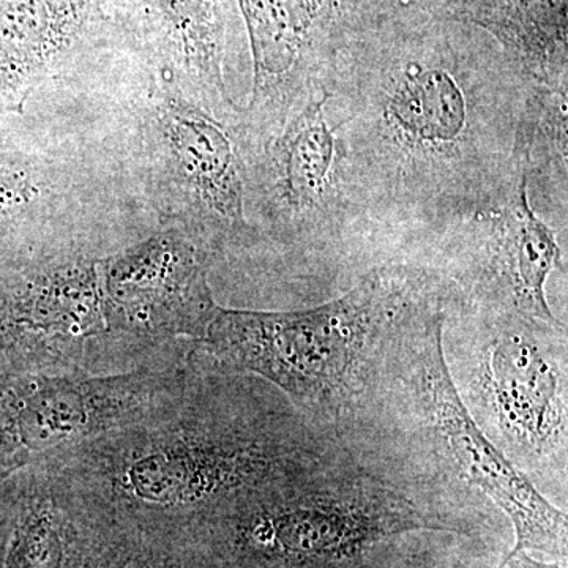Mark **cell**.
I'll use <instances>...</instances> for the list:
<instances>
[{"instance_id": "9c48e42d", "label": "cell", "mask_w": 568, "mask_h": 568, "mask_svg": "<svg viewBox=\"0 0 568 568\" xmlns=\"http://www.w3.org/2000/svg\"><path fill=\"white\" fill-rule=\"evenodd\" d=\"M197 347L119 375L0 373V474L13 476L159 416L181 398Z\"/></svg>"}, {"instance_id": "9a60e30c", "label": "cell", "mask_w": 568, "mask_h": 568, "mask_svg": "<svg viewBox=\"0 0 568 568\" xmlns=\"http://www.w3.org/2000/svg\"><path fill=\"white\" fill-rule=\"evenodd\" d=\"M122 48L111 0H0V114L44 82Z\"/></svg>"}, {"instance_id": "44dd1931", "label": "cell", "mask_w": 568, "mask_h": 568, "mask_svg": "<svg viewBox=\"0 0 568 568\" xmlns=\"http://www.w3.org/2000/svg\"><path fill=\"white\" fill-rule=\"evenodd\" d=\"M491 568H568V560L534 558L526 551H508Z\"/></svg>"}, {"instance_id": "7c38bea8", "label": "cell", "mask_w": 568, "mask_h": 568, "mask_svg": "<svg viewBox=\"0 0 568 568\" xmlns=\"http://www.w3.org/2000/svg\"><path fill=\"white\" fill-rule=\"evenodd\" d=\"M375 0H237L253 59L252 103L242 126L261 138L323 84Z\"/></svg>"}, {"instance_id": "e0dca14e", "label": "cell", "mask_w": 568, "mask_h": 568, "mask_svg": "<svg viewBox=\"0 0 568 568\" xmlns=\"http://www.w3.org/2000/svg\"><path fill=\"white\" fill-rule=\"evenodd\" d=\"M11 478V519L0 568H81L93 515L47 467Z\"/></svg>"}, {"instance_id": "6da1fadb", "label": "cell", "mask_w": 568, "mask_h": 568, "mask_svg": "<svg viewBox=\"0 0 568 568\" xmlns=\"http://www.w3.org/2000/svg\"><path fill=\"white\" fill-rule=\"evenodd\" d=\"M510 74L476 26L410 0H376L323 81L347 102L334 126L343 166L364 163L362 181L407 201L488 209V194L510 189L489 170L506 181L525 171L489 133L499 125L487 115V84Z\"/></svg>"}, {"instance_id": "7402d4cb", "label": "cell", "mask_w": 568, "mask_h": 568, "mask_svg": "<svg viewBox=\"0 0 568 568\" xmlns=\"http://www.w3.org/2000/svg\"><path fill=\"white\" fill-rule=\"evenodd\" d=\"M11 478L0 474V567H2L3 549L9 536L11 519Z\"/></svg>"}, {"instance_id": "5bb4252c", "label": "cell", "mask_w": 568, "mask_h": 568, "mask_svg": "<svg viewBox=\"0 0 568 568\" xmlns=\"http://www.w3.org/2000/svg\"><path fill=\"white\" fill-rule=\"evenodd\" d=\"M328 92L317 84L295 104L282 125L263 138H246V201L280 230H297L320 219L335 201L343 151L325 118Z\"/></svg>"}, {"instance_id": "2e32d148", "label": "cell", "mask_w": 568, "mask_h": 568, "mask_svg": "<svg viewBox=\"0 0 568 568\" xmlns=\"http://www.w3.org/2000/svg\"><path fill=\"white\" fill-rule=\"evenodd\" d=\"M440 17L476 26L496 41L519 80L567 93L568 0H413ZM534 89V91H536Z\"/></svg>"}, {"instance_id": "7a4b0ae2", "label": "cell", "mask_w": 568, "mask_h": 568, "mask_svg": "<svg viewBox=\"0 0 568 568\" xmlns=\"http://www.w3.org/2000/svg\"><path fill=\"white\" fill-rule=\"evenodd\" d=\"M336 446L271 384L197 349L189 386L173 406L40 467L97 517L174 541Z\"/></svg>"}, {"instance_id": "ac0fdd59", "label": "cell", "mask_w": 568, "mask_h": 568, "mask_svg": "<svg viewBox=\"0 0 568 568\" xmlns=\"http://www.w3.org/2000/svg\"><path fill=\"white\" fill-rule=\"evenodd\" d=\"M47 178L41 163L20 152H0V263L29 254L18 239L29 213H37L47 200Z\"/></svg>"}, {"instance_id": "8fae6325", "label": "cell", "mask_w": 568, "mask_h": 568, "mask_svg": "<svg viewBox=\"0 0 568 568\" xmlns=\"http://www.w3.org/2000/svg\"><path fill=\"white\" fill-rule=\"evenodd\" d=\"M123 50L170 89L220 121L239 123L226 65L242 48L237 0H111Z\"/></svg>"}, {"instance_id": "4fadbf2b", "label": "cell", "mask_w": 568, "mask_h": 568, "mask_svg": "<svg viewBox=\"0 0 568 568\" xmlns=\"http://www.w3.org/2000/svg\"><path fill=\"white\" fill-rule=\"evenodd\" d=\"M213 256L181 231L163 227L102 260V282L112 328L160 354L200 342L213 310L209 274Z\"/></svg>"}, {"instance_id": "603a6c76", "label": "cell", "mask_w": 568, "mask_h": 568, "mask_svg": "<svg viewBox=\"0 0 568 568\" xmlns=\"http://www.w3.org/2000/svg\"><path fill=\"white\" fill-rule=\"evenodd\" d=\"M183 562H185V560H183ZM183 568H190L189 564L185 562V566H183Z\"/></svg>"}, {"instance_id": "30bf717a", "label": "cell", "mask_w": 568, "mask_h": 568, "mask_svg": "<svg viewBox=\"0 0 568 568\" xmlns=\"http://www.w3.org/2000/svg\"><path fill=\"white\" fill-rule=\"evenodd\" d=\"M529 173L511 203L478 211L444 244L439 264L425 268L446 305L487 315L558 321L547 301V282L562 265L555 233L529 204Z\"/></svg>"}, {"instance_id": "ba28073f", "label": "cell", "mask_w": 568, "mask_h": 568, "mask_svg": "<svg viewBox=\"0 0 568 568\" xmlns=\"http://www.w3.org/2000/svg\"><path fill=\"white\" fill-rule=\"evenodd\" d=\"M239 123L220 121L153 82L138 111V156L153 209L164 227L215 257L254 231Z\"/></svg>"}, {"instance_id": "ffe728a7", "label": "cell", "mask_w": 568, "mask_h": 568, "mask_svg": "<svg viewBox=\"0 0 568 568\" xmlns=\"http://www.w3.org/2000/svg\"><path fill=\"white\" fill-rule=\"evenodd\" d=\"M491 551L497 549L452 534H413L384 548L369 568H474Z\"/></svg>"}, {"instance_id": "52a82bcc", "label": "cell", "mask_w": 568, "mask_h": 568, "mask_svg": "<svg viewBox=\"0 0 568 568\" xmlns=\"http://www.w3.org/2000/svg\"><path fill=\"white\" fill-rule=\"evenodd\" d=\"M102 260L88 246L0 263V373L119 375L162 362L112 328Z\"/></svg>"}, {"instance_id": "d6986e66", "label": "cell", "mask_w": 568, "mask_h": 568, "mask_svg": "<svg viewBox=\"0 0 568 568\" xmlns=\"http://www.w3.org/2000/svg\"><path fill=\"white\" fill-rule=\"evenodd\" d=\"M81 568H183L181 551L171 541L122 528L97 517Z\"/></svg>"}, {"instance_id": "3957f363", "label": "cell", "mask_w": 568, "mask_h": 568, "mask_svg": "<svg viewBox=\"0 0 568 568\" xmlns=\"http://www.w3.org/2000/svg\"><path fill=\"white\" fill-rule=\"evenodd\" d=\"M446 302L418 306L396 335L364 417L343 440L362 465L457 528L503 551L568 560V517L481 432L459 396L444 353Z\"/></svg>"}, {"instance_id": "277c9868", "label": "cell", "mask_w": 568, "mask_h": 568, "mask_svg": "<svg viewBox=\"0 0 568 568\" xmlns=\"http://www.w3.org/2000/svg\"><path fill=\"white\" fill-rule=\"evenodd\" d=\"M437 293L425 268L387 265L315 308L261 312L216 305L194 345L216 364L271 384L339 446L375 395L396 335Z\"/></svg>"}, {"instance_id": "5b68a950", "label": "cell", "mask_w": 568, "mask_h": 568, "mask_svg": "<svg viewBox=\"0 0 568 568\" xmlns=\"http://www.w3.org/2000/svg\"><path fill=\"white\" fill-rule=\"evenodd\" d=\"M459 536L446 518L336 446L173 541L190 568H369L413 534Z\"/></svg>"}, {"instance_id": "8992f818", "label": "cell", "mask_w": 568, "mask_h": 568, "mask_svg": "<svg viewBox=\"0 0 568 568\" xmlns=\"http://www.w3.org/2000/svg\"><path fill=\"white\" fill-rule=\"evenodd\" d=\"M444 353L481 432L541 495L567 504L566 324L446 306Z\"/></svg>"}]
</instances>
